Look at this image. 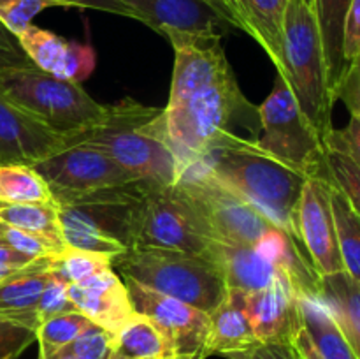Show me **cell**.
Masks as SVG:
<instances>
[{
    "instance_id": "33",
    "label": "cell",
    "mask_w": 360,
    "mask_h": 359,
    "mask_svg": "<svg viewBox=\"0 0 360 359\" xmlns=\"http://www.w3.org/2000/svg\"><path fill=\"white\" fill-rule=\"evenodd\" d=\"M327 182L340 190L355 213L360 217V169L347 155L327 148L326 151Z\"/></svg>"
},
{
    "instance_id": "23",
    "label": "cell",
    "mask_w": 360,
    "mask_h": 359,
    "mask_svg": "<svg viewBox=\"0 0 360 359\" xmlns=\"http://www.w3.org/2000/svg\"><path fill=\"white\" fill-rule=\"evenodd\" d=\"M245 308V292L229 291L224 301L210 313L206 355H229L257 344Z\"/></svg>"
},
{
    "instance_id": "22",
    "label": "cell",
    "mask_w": 360,
    "mask_h": 359,
    "mask_svg": "<svg viewBox=\"0 0 360 359\" xmlns=\"http://www.w3.org/2000/svg\"><path fill=\"white\" fill-rule=\"evenodd\" d=\"M288 0H229L239 30L259 42L276 70L281 69L283 18Z\"/></svg>"
},
{
    "instance_id": "21",
    "label": "cell",
    "mask_w": 360,
    "mask_h": 359,
    "mask_svg": "<svg viewBox=\"0 0 360 359\" xmlns=\"http://www.w3.org/2000/svg\"><path fill=\"white\" fill-rule=\"evenodd\" d=\"M49 259H37L0 282V317L37 331V303L49 278Z\"/></svg>"
},
{
    "instance_id": "3",
    "label": "cell",
    "mask_w": 360,
    "mask_h": 359,
    "mask_svg": "<svg viewBox=\"0 0 360 359\" xmlns=\"http://www.w3.org/2000/svg\"><path fill=\"white\" fill-rule=\"evenodd\" d=\"M151 183L132 180L122 185L55 199L67 246L115 257L136 245L139 206Z\"/></svg>"
},
{
    "instance_id": "50",
    "label": "cell",
    "mask_w": 360,
    "mask_h": 359,
    "mask_svg": "<svg viewBox=\"0 0 360 359\" xmlns=\"http://www.w3.org/2000/svg\"><path fill=\"white\" fill-rule=\"evenodd\" d=\"M6 229H7V225H4L2 222H0V238H4V232H6Z\"/></svg>"
},
{
    "instance_id": "30",
    "label": "cell",
    "mask_w": 360,
    "mask_h": 359,
    "mask_svg": "<svg viewBox=\"0 0 360 359\" xmlns=\"http://www.w3.org/2000/svg\"><path fill=\"white\" fill-rule=\"evenodd\" d=\"M0 222L7 227L44 234L63 241L58 222V206L55 201L53 203L25 204L0 203Z\"/></svg>"
},
{
    "instance_id": "52",
    "label": "cell",
    "mask_w": 360,
    "mask_h": 359,
    "mask_svg": "<svg viewBox=\"0 0 360 359\" xmlns=\"http://www.w3.org/2000/svg\"><path fill=\"white\" fill-rule=\"evenodd\" d=\"M146 359H162V358H146Z\"/></svg>"
},
{
    "instance_id": "1",
    "label": "cell",
    "mask_w": 360,
    "mask_h": 359,
    "mask_svg": "<svg viewBox=\"0 0 360 359\" xmlns=\"http://www.w3.org/2000/svg\"><path fill=\"white\" fill-rule=\"evenodd\" d=\"M164 109L181 169L211 151H260V109L245 97L232 67L186 102Z\"/></svg>"
},
{
    "instance_id": "34",
    "label": "cell",
    "mask_w": 360,
    "mask_h": 359,
    "mask_svg": "<svg viewBox=\"0 0 360 359\" xmlns=\"http://www.w3.org/2000/svg\"><path fill=\"white\" fill-rule=\"evenodd\" d=\"M48 7H60V4L55 0H0V23L18 37Z\"/></svg>"
},
{
    "instance_id": "10",
    "label": "cell",
    "mask_w": 360,
    "mask_h": 359,
    "mask_svg": "<svg viewBox=\"0 0 360 359\" xmlns=\"http://www.w3.org/2000/svg\"><path fill=\"white\" fill-rule=\"evenodd\" d=\"M211 238L202 218L181 189L151 183L139 206L136 245L206 256Z\"/></svg>"
},
{
    "instance_id": "31",
    "label": "cell",
    "mask_w": 360,
    "mask_h": 359,
    "mask_svg": "<svg viewBox=\"0 0 360 359\" xmlns=\"http://www.w3.org/2000/svg\"><path fill=\"white\" fill-rule=\"evenodd\" d=\"M49 273L65 284H81L105 270H111V257L65 246L58 256L49 257Z\"/></svg>"
},
{
    "instance_id": "42",
    "label": "cell",
    "mask_w": 360,
    "mask_h": 359,
    "mask_svg": "<svg viewBox=\"0 0 360 359\" xmlns=\"http://www.w3.org/2000/svg\"><path fill=\"white\" fill-rule=\"evenodd\" d=\"M343 56L347 65L360 56V0H350L343 28Z\"/></svg>"
},
{
    "instance_id": "27",
    "label": "cell",
    "mask_w": 360,
    "mask_h": 359,
    "mask_svg": "<svg viewBox=\"0 0 360 359\" xmlns=\"http://www.w3.org/2000/svg\"><path fill=\"white\" fill-rule=\"evenodd\" d=\"M169 359L164 336L148 317L134 313L129 322L115 334L111 359Z\"/></svg>"
},
{
    "instance_id": "44",
    "label": "cell",
    "mask_w": 360,
    "mask_h": 359,
    "mask_svg": "<svg viewBox=\"0 0 360 359\" xmlns=\"http://www.w3.org/2000/svg\"><path fill=\"white\" fill-rule=\"evenodd\" d=\"M60 4V7H81V9H95L104 11V13L118 14L123 18H132L137 20L132 9L122 4L120 0H55Z\"/></svg>"
},
{
    "instance_id": "39",
    "label": "cell",
    "mask_w": 360,
    "mask_h": 359,
    "mask_svg": "<svg viewBox=\"0 0 360 359\" xmlns=\"http://www.w3.org/2000/svg\"><path fill=\"white\" fill-rule=\"evenodd\" d=\"M326 148L347 155L360 169V115H350V122L343 129L330 130Z\"/></svg>"
},
{
    "instance_id": "24",
    "label": "cell",
    "mask_w": 360,
    "mask_h": 359,
    "mask_svg": "<svg viewBox=\"0 0 360 359\" xmlns=\"http://www.w3.org/2000/svg\"><path fill=\"white\" fill-rule=\"evenodd\" d=\"M320 291L322 301L360 359V284L347 271H340L320 278Z\"/></svg>"
},
{
    "instance_id": "36",
    "label": "cell",
    "mask_w": 360,
    "mask_h": 359,
    "mask_svg": "<svg viewBox=\"0 0 360 359\" xmlns=\"http://www.w3.org/2000/svg\"><path fill=\"white\" fill-rule=\"evenodd\" d=\"M112 345H115V333L97 324H91L65 348L77 359H111Z\"/></svg>"
},
{
    "instance_id": "41",
    "label": "cell",
    "mask_w": 360,
    "mask_h": 359,
    "mask_svg": "<svg viewBox=\"0 0 360 359\" xmlns=\"http://www.w3.org/2000/svg\"><path fill=\"white\" fill-rule=\"evenodd\" d=\"M341 101L350 115H360V56L348 63L340 87L336 90V102Z\"/></svg>"
},
{
    "instance_id": "7",
    "label": "cell",
    "mask_w": 360,
    "mask_h": 359,
    "mask_svg": "<svg viewBox=\"0 0 360 359\" xmlns=\"http://www.w3.org/2000/svg\"><path fill=\"white\" fill-rule=\"evenodd\" d=\"M259 109L262 132L257 148L306 178L327 180L326 143L301 111L294 92L280 74L273 92Z\"/></svg>"
},
{
    "instance_id": "53",
    "label": "cell",
    "mask_w": 360,
    "mask_h": 359,
    "mask_svg": "<svg viewBox=\"0 0 360 359\" xmlns=\"http://www.w3.org/2000/svg\"><path fill=\"white\" fill-rule=\"evenodd\" d=\"M308 2H311V4H315V0H308Z\"/></svg>"
},
{
    "instance_id": "45",
    "label": "cell",
    "mask_w": 360,
    "mask_h": 359,
    "mask_svg": "<svg viewBox=\"0 0 360 359\" xmlns=\"http://www.w3.org/2000/svg\"><path fill=\"white\" fill-rule=\"evenodd\" d=\"M34 260L32 257L25 256L21 253L20 250L14 248L13 245L6 241L4 238H0V266H7V267H25L28 264H32Z\"/></svg>"
},
{
    "instance_id": "40",
    "label": "cell",
    "mask_w": 360,
    "mask_h": 359,
    "mask_svg": "<svg viewBox=\"0 0 360 359\" xmlns=\"http://www.w3.org/2000/svg\"><path fill=\"white\" fill-rule=\"evenodd\" d=\"M28 67L35 65L28 58L27 53L23 51L16 35L0 23V73L14 69H28Z\"/></svg>"
},
{
    "instance_id": "38",
    "label": "cell",
    "mask_w": 360,
    "mask_h": 359,
    "mask_svg": "<svg viewBox=\"0 0 360 359\" xmlns=\"http://www.w3.org/2000/svg\"><path fill=\"white\" fill-rule=\"evenodd\" d=\"M34 341H37L35 329L0 317V359H16Z\"/></svg>"
},
{
    "instance_id": "32",
    "label": "cell",
    "mask_w": 360,
    "mask_h": 359,
    "mask_svg": "<svg viewBox=\"0 0 360 359\" xmlns=\"http://www.w3.org/2000/svg\"><path fill=\"white\" fill-rule=\"evenodd\" d=\"M91 324L94 322L77 310L44 320L35 331L39 341V358H48L60 348L70 345Z\"/></svg>"
},
{
    "instance_id": "4",
    "label": "cell",
    "mask_w": 360,
    "mask_h": 359,
    "mask_svg": "<svg viewBox=\"0 0 360 359\" xmlns=\"http://www.w3.org/2000/svg\"><path fill=\"white\" fill-rule=\"evenodd\" d=\"M290 90L313 129L326 143L333 127L336 101L327 81V63L315 4L288 0L283 18L281 69L276 70Z\"/></svg>"
},
{
    "instance_id": "5",
    "label": "cell",
    "mask_w": 360,
    "mask_h": 359,
    "mask_svg": "<svg viewBox=\"0 0 360 359\" xmlns=\"http://www.w3.org/2000/svg\"><path fill=\"white\" fill-rule=\"evenodd\" d=\"M111 267L123 280L179 299L211 313L229 289L217 264L206 256L157 246H132L111 257Z\"/></svg>"
},
{
    "instance_id": "26",
    "label": "cell",
    "mask_w": 360,
    "mask_h": 359,
    "mask_svg": "<svg viewBox=\"0 0 360 359\" xmlns=\"http://www.w3.org/2000/svg\"><path fill=\"white\" fill-rule=\"evenodd\" d=\"M301 322L323 359H357L322 299L299 298Z\"/></svg>"
},
{
    "instance_id": "15",
    "label": "cell",
    "mask_w": 360,
    "mask_h": 359,
    "mask_svg": "<svg viewBox=\"0 0 360 359\" xmlns=\"http://www.w3.org/2000/svg\"><path fill=\"white\" fill-rule=\"evenodd\" d=\"M69 136L0 94V165H35L69 148Z\"/></svg>"
},
{
    "instance_id": "11",
    "label": "cell",
    "mask_w": 360,
    "mask_h": 359,
    "mask_svg": "<svg viewBox=\"0 0 360 359\" xmlns=\"http://www.w3.org/2000/svg\"><path fill=\"white\" fill-rule=\"evenodd\" d=\"M125 282L134 312L157 326L172 359H206L210 313L179 299L155 292L132 280Z\"/></svg>"
},
{
    "instance_id": "16",
    "label": "cell",
    "mask_w": 360,
    "mask_h": 359,
    "mask_svg": "<svg viewBox=\"0 0 360 359\" xmlns=\"http://www.w3.org/2000/svg\"><path fill=\"white\" fill-rule=\"evenodd\" d=\"M206 257H210L217 264L229 291L250 294V292L262 291L280 282H287L292 285L283 267L257 245H231V243L210 241Z\"/></svg>"
},
{
    "instance_id": "12",
    "label": "cell",
    "mask_w": 360,
    "mask_h": 359,
    "mask_svg": "<svg viewBox=\"0 0 360 359\" xmlns=\"http://www.w3.org/2000/svg\"><path fill=\"white\" fill-rule=\"evenodd\" d=\"M32 168L46 180L53 199L79 196L137 180L108 153L86 144H72Z\"/></svg>"
},
{
    "instance_id": "13",
    "label": "cell",
    "mask_w": 360,
    "mask_h": 359,
    "mask_svg": "<svg viewBox=\"0 0 360 359\" xmlns=\"http://www.w3.org/2000/svg\"><path fill=\"white\" fill-rule=\"evenodd\" d=\"M292 227L320 278L345 271L330 204V183L327 180H306Z\"/></svg>"
},
{
    "instance_id": "17",
    "label": "cell",
    "mask_w": 360,
    "mask_h": 359,
    "mask_svg": "<svg viewBox=\"0 0 360 359\" xmlns=\"http://www.w3.org/2000/svg\"><path fill=\"white\" fill-rule=\"evenodd\" d=\"M245 308L255 338L262 344H292L302 327L299 296L287 282L245 294Z\"/></svg>"
},
{
    "instance_id": "37",
    "label": "cell",
    "mask_w": 360,
    "mask_h": 359,
    "mask_svg": "<svg viewBox=\"0 0 360 359\" xmlns=\"http://www.w3.org/2000/svg\"><path fill=\"white\" fill-rule=\"evenodd\" d=\"M67 285L69 284H65V282L60 280L58 277L49 273L44 291H42L37 303L39 326H41L44 320L51 319V317L62 315V313L74 312V310H76L74 303L70 301L69 294H67Z\"/></svg>"
},
{
    "instance_id": "2",
    "label": "cell",
    "mask_w": 360,
    "mask_h": 359,
    "mask_svg": "<svg viewBox=\"0 0 360 359\" xmlns=\"http://www.w3.org/2000/svg\"><path fill=\"white\" fill-rule=\"evenodd\" d=\"M69 144H86L115 158L137 180L169 187L181 175L165 125V109L123 99L88 129L70 132Z\"/></svg>"
},
{
    "instance_id": "6",
    "label": "cell",
    "mask_w": 360,
    "mask_h": 359,
    "mask_svg": "<svg viewBox=\"0 0 360 359\" xmlns=\"http://www.w3.org/2000/svg\"><path fill=\"white\" fill-rule=\"evenodd\" d=\"M211 178L266 215L274 225L294 234L292 218L306 176L267 157L262 151H211L195 160ZM188 165V164H186Z\"/></svg>"
},
{
    "instance_id": "48",
    "label": "cell",
    "mask_w": 360,
    "mask_h": 359,
    "mask_svg": "<svg viewBox=\"0 0 360 359\" xmlns=\"http://www.w3.org/2000/svg\"><path fill=\"white\" fill-rule=\"evenodd\" d=\"M39 359H77V358L74 354H70V352L63 347L60 348V351H56L55 354L48 355V358H39Z\"/></svg>"
},
{
    "instance_id": "49",
    "label": "cell",
    "mask_w": 360,
    "mask_h": 359,
    "mask_svg": "<svg viewBox=\"0 0 360 359\" xmlns=\"http://www.w3.org/2000/svg\"><path fill=\"white\" fill-rule=\"evenodd\" d=\"M27 267V266H25ZM18 270H21V267H7V266H0V282L6 280L7 277H11L13 273H16Z\"/></svg>"
},
{
    "instance_id": "47",
    "label": "cell",
    "mask_w": 360,
    "mask_h": 359,
    "mask_svg": "<svg viewBox=\"0 0 360 359\" xmlns=\"http://www.w3.org/2000/svg\"><path fill=\"white\" fill-rule=\"evenodd\" d=\"M204 2L210 4V6L213 7V9L217 11V13L220 14V16L224 18V20L227 21V23L231 25L232 28H238V21H236L234 14H232V9H231V4H229V0H204Z\"/></svg>"
},
{
    "instance_id": "20",
    "label": "cell",
    "mask_w": 360,
    "mask_h": 359,
    "mask_svg": "<svg viewBox=\"0 0 360 359\" xmlns=\"http://www.w3.org/2000/svg\"><path fill=\"white\" fill-rule=\"evenodd\" d=\"M21 48L37 69L69 81H83L95 67V51L86 44L67 42L35 25L18 35Z\"/></svg>"
},
{
    "instance_id": "18",
    "label": "cell",
    "mask_w": 360,
    "mask_h": 359,
    "mask_svg": "<svg viewBox=\"0 0 360 359\" xmlns=\"http://www.w3.org/2000/svg\"><path fill=\"white\" fill-rule=\"evenodd\" d=\"M67 294L77 312L115 334L136 313L125 282H122V277L115 273L112 267L86 278L81 284H69Z\"/></svg>"
},
{
    "instance_id": "46",
    "label": "cell",
    "mask_w": 360,
    "mask_h": 359,
    "mask_svg": "<svg viewBox=\"0 0 360 359\" xmlns=\"http://www.w3.org/2000/svg\"><path fill=\"white\" fill-rule=\"evenodd\" d=\"M292 345H294L295 352H297L302 359H323L322 355H320V352L316 351L315 345H313L311 338H309V334L306 333L304 327H301V329L295 333L294 340H292Z\"/></svg>"
},
{
    "instance_id": "19",
    "label": "cell",
    "mask_w": 360,
    "mask_h": 359,
    "mask_svg": "<svg viewBox=\"0 0 360 359\" xmlns=\"http://www.w3.org/2000/svg\"><path fill=\"white\" fill-rule=\"evenodd\" d=\"M134 11L137 21L164 35L167 30L220 34L231 25L204 0H120Z\"/></svg>"
},
{
    "instance_id": "28",
    "label": "cell",
    "mask_w": 360,
    "mask_h": 359,
    "mask_svg": "<svg viewBox=\"0 0 360 359\" xmlns=\"http://www.w3.org/2000/svg\"><path fill=\"white\" fill-rule=\"evenodd\" d=\"M51 189L32 165H0V203H53Z\"/></svg>"
},
{
    "instance_id": "51",
    "label": "cell",
    "mask_w": 360,
    "mask_h": 359,
    "mask_svg": "<svg viewBox=\"0 0 360 359\" xmlns=\"http://www.w3.org/2000/svg\"><path fill=\"white\" fill-rule=\"evenodd\" d=\"M294 351H295V348H294ZM295 359H302V358H301V355H299V354H297V352H295Z\"/></svg>"
},
{
    "instance_id": "35",
    "label": "cell",
    "mask_w": 360,
    "mask_h": 359,
    "mask_svg": "<svg viewBox=\"0 0 360 359\" xmlns=\"http://www.w3.org/2000/svg\"><path fill=\"white\" fill-rule=\"evenodd\" d=\"M4 239L16 250H20L21 253L32 257V259H49V257L58 256L67 246L62 239H55L49 238V236L35 234V232L21 231V229L14 227L6 229Z\"/></svg>"
},
{
    "instance_id": "25",
    "label": "cell",
    "mask_w": 360,
    "mask_h": 359,
    "mask_svg": "<svg viewBox=\"0 0 360 359\" xmlns=\"http://www.w3.org/2000/svg\"><path fill=\"white\" fill-rule=\"evenodd\" d=\"M348 6L350 0H315L316 20L322 35L323 53H326L327 81L334 101H336L338 87L348 67L343 56V28Z\"/></svg>"
},
{
    "instance_id": "8",
    "label": "cell",
    "mask_w": 360,
    "mask_h": 359,
    "mask_svg": "<svg viewBox=\"0 0 360 359\" xmlns=\"http://www.w3.org/2000/svg\"><path fill=\"white\" fill-rule=\"evenodd\" d=\"M0 94L67 134L88 129L105 113V106L91 99L79 83L37 67L0 73Z\"/></svg>"
},
{
    "instance_id": "54",
    "label": "cell",
    "mask_w": 360,
    "mask_h": 359,
    "mask_svg": "<svg viewBox=\"0 0 360 359\" xmlns=\"http://www.w3.org/2000/svg\"><path fill=\"white\" fill-rule=\"evenodd\" d=\"M169 359H172V358H169Z\"/></svg>"
},
{
    "instance_id": "29",
    "label": "cell",
    "mask_w": 360,
    "mask_h": 359,
    "mask_svg": "<svg viewBox=\"0 0 360 359\" xmlns=\"http://www.w3.org/2000/svg\"><path fill=\"white\" fill-rule=\"evenodd\" d=\"M334 224L338 232L341 260L345 271L360 284V217L347 201V197L330 185Z\"/></svg>"
},
{
    "instance_id": "9",
    "label": "cell",
    "mask_w": 360,
    "mask_h": 359,
    "mask_svg": "<svg viewBox=\"0 0 360 359\" xmlns=\"http://www.w3.org/2000/svg\"><path fill=\"white\" fill-rule=\"evenodd\" d=\"M178 187L202 218L211 241L231 245H259L274 225L243 197L211 178L199 164L185 165Z\"/></svg>"
},
{
    "instance_id": "43",
    "label": "cell",
    "mask_w": 360,
    "mask_h": 359,
    "mask_svg": "<svg viewBox=\"0 0 360 359\" xmlns=\"http://www.w3.org/2000/svg\"><path fill=\"white\" fill-rule=\"evenodd\" d=\"M227 359H295V351L292 344H262L257 341L245 351L232 352L225 355Z\"/></svg>"
},
{
    "instance_id": "14",
    "label": "cell",
    "mask_w": 360,
    "mask_h": 359,
    "mask_svg": "<svg viewBox=\"0 0 360 359\" xmlns=\"http://www.w3.org/2000/svg\"><path fill=\"white\" fill-rule=\"evenodd\" d=\"M165 39L174 48V70L169 102L165 108H174L192 99L197 92L213 83L218 76L231 69L220 34H190L167 30Z\"/></svg>"
}]
</instances>
